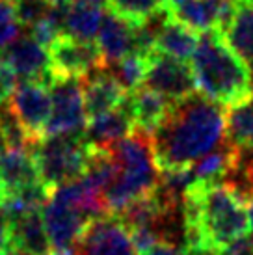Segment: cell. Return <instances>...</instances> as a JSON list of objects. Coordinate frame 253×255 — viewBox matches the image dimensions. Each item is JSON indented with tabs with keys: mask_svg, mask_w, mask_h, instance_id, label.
I'll return each mask as SVG.
<instances>
[{
	"mask_svg": "<svg viewBox=\"0 0 253 255\" xmlns=\"http://www.w3.org/2000/svg\"><path fill=\"white\" fill-rule=\"evenodd\" d=\"M151 140L158 171L186 170L225 140L224 107L196 92L171 105Z\"/></svg>",
	"mask_w": 253,
	"mask_h": 255,
	"instance_id": "6da1fadb",
	"label": "cell"
},
{
	"mask_svg": "<svg viewBox=\"0 0 253 255\" xmlns=\"http://www.w3.org/2000/svg\"><path fill=\"white\" fill-rule=\"evenodd\" d=\"M184 250L220 255L250 233L246 201L225 184L192 181L183 198Z\"/></svg>",
	"mask_w": 253,
	"mask_h": 255,
	"instance_id": "7a4b0ae2",
	"label": "cell"
},
{
	"mask_svg": "<svg viewBox=\"0 0 253 255\" xmlns=\"http://www.w3.org/2000/svg\"><path fill=\"white\" fill-rule=\"evenodd\" d=\"M190 69L197 93L220 107H237L253 97L252 73L246 62L227 47L216 30L199 36Z\"/></svg>",
	"mask_w": 253,
	"mask_h": 255,
	"instance_id": "3957f363",
	"label": "cell"
},
{
	"mask_svg": "<svg viewBox=\"0 0 253 255\" xmlns=\"http://www.w3.org/2000/svg\"><path fill=\"white\" fill-rule=\"evenodd\" d=\"M118 162V177L105 192L106 207L110 214H118L130 201L145 196L156 188L160 171L156 168L151 134L134 128L118 142L106 145Z\"/></svg>",
	"mask_w": 253,
	"mask_h": 255,
	"instance_id": "277c9868",
	"label": "cell"
},
{
	"mask_svg": "<svg viewBox=\"0 0 253 255\" xmlns=\"http://www.w3.org/2000/svg\"><path fill=\"white\" fill-rule=\"evenodd\" d=\"M32 155L41 183L52 192L84 173L90 143L84 134L45 136L34 145Z\"/></svg>",
	"mask_w": 253,
	"mask_h": 255,
	"instance_id": "5b68a950",
	"label": "cell"
},
{
	"mask_svg": "<svg viewBox=\"0 0 253 255\" xmlns=\"http://www.w3.org/2000/svg\"><path fill=\"white\" fill-rule=\"evenodd\" d=\"M52 112L47 123L45 136L84 134L88 114L82 97L80 78H54L50 84Z\"/></svg>",
	"mask_w": 253,
	"mask_h": 255,
	"instance_id": "8992f818",
	"label": "cell"
},
{
	"mask_svg": "<svg viewBox=\"0 0 253 255\" xmlns=\"http://www.w3.org/2000/svg\"><path fill=\"white\" fill-rule=\"evenodd\" d=\"M41 216L50 246L54 250H69L78 246L86 229L93 222L82 209L73 205L56 192L50 194L47 205L43 207Z\"/></svg>",
	"mask_w": 253,
	"mask_h": 255,
	"instance_id": "52a82bcc",
	"label": "cell"
},
{
	"mask_svg": "<svg viewBox=\"0 0 253 255\" xmlns=\"http://www.w3.org/2000/svg\"><path fill=\"white\" fill-rule=\"evenodd\" d=\"M49 58L54 78H84L106 67L97 43L80 41L67 34H62L50 45Z\"/></svg>",
	"mask_w": 253,
	"mask_h": 255,
	"instance_id": "ba28073f",
	"label": "cell"
},
{
	"mask_svg": "<svg viewBox=\"0 0 253 255\" xmlns=\"http://www.w3.org/2000/svg\"><path fill=\"white\" fill-rule=\"evenodd\" d=\"M143 86L160 93L171 105L188 99L190 95L197 92L194 75L188 65L181 60L164 56L156 50L147 56V71Z\"/></svg>",
	"mask_w": 253,
	"mask_h": 255,
	"instance_id": "9c48e42d",
	"label": "cell"
},
{
	"mask_svg": "<svg viewBox=\"0 0 253 255\" xmlns=\"http://www.w3.org/2000/svg\"><path fill=\"white\" fill-rule=\"evenodd\" d=\"M9 110L21 121L24 130L35 143L45 138L47 123L52 112L50 88L41 82L22 80L17 84L15 92L9 97Z\"/></svg>",
	"mask_w": 253,
	"mask_h": 255,
	"instance_id": "30bf717a",
	"label": "cell"
},
{
	"mask_svg": "<svg viewBox=\"0 0 253 255\" xmlns=\"http://www.w3.org/2000/svg\"><path fill=\"white\" fill-rule=\"evenodd\" d=\"M77 250L78 255H138L130 241V231L114 214L92 222Z\"/></svg>",
	"mask_w": 253,
	"mask_h": 255,
	"instance_id": "8fae6325",
	"label": "cell"
},
{
	"mask_svg": "<svg viewBox=\"0 0 253 255\" xmlns=\"http://www.w3.org/2000/svg\"><path fill=\"white\" fill-rule=\"evenodd\" d=\"M0 56L13 69L17 78L41 82L49 88L54 82V73L50 69L49 52L32 37H19Z\"/></svg>",
	"mask_w": 253,
	"mask_h": 255,
	"instance_id": "7c38bea8",
	"label": "cell"
},
{
	"mask_svg": "<svg viewBox=\"0 0 253 255\" xmlns=\"http://www.w3.org/2000/svg\"><path fill=\"white\" fill-rule=\"evenodd\" d=\"M80 80H82V97H84L88 120L118 108L128 95V92L120 84V80L106 67L90 73Z\"/></svg>",
	"mask_w": 253,
	"mask_h": 255,
	"instance_id": "4fadbf2b",
	"label": "cell"
},
{
	"mask_svg": "<svg viewBox=\"0 0 253 255\" xmlns=\"http://www.w3.org/2000/svg\"><path fill=\"white\" fill-rule=\"evenodd\" d=\"M132 130L134 120L130 116L125 97V101L118 108L108 110L105 114H99L95 118H90L84 128V138L90 145L106 147V145L128 136Z\"/></svg>",
	"mask_w": 253,
	"mask_h": 255,
	"instance_id": "5bb4252c",
	"label": "cell"
},
{
	"mask_svg": "<svg viewBox=\"0 0 253 255\" xmlns=\"http://www.w3.org/2000/svg\"><path fill=\"white\" fill-rule=\"evenodd\" d=\"M126 105L134 120V128L153 134L162 125V121L168 118L171 110V103L160 93L149 90L145 86L138 88L136 92L126 95Z\"/></svg>",
	"mask_w": 253,
	"mask_h": 255,
	"instance_id": "9a60e30c",
	"label": "cell"
},
{
	"mask_svg": "<svg viewBox=\"0 0 253 255\" xmlns=\"http://www.w3.org/2000/svg\"><path fill=\"white\" fill-rule=\"evenodd\" d=\"M134 28L136 26L118 15H105L97 34V47L105 65L116 64L126 54L134 52Z\"/></svg>",
	"mask_w": 253,
	"mask_h": 255,
	"instance_id": "2e32d148",
	"label": "cell"
},
{
	"mask_svg": "<svg viewBox=\"0 0 253 255\" xmlns=\"http://www.w3.org/2000/svg\"><path fill=\"white\" fill-rule=\"evenodd\" d=\"M162 11L194 32L216 30L218 11L209 0H162Z\"/></svg>",
	"mask_w": 253,
	"mask_h": 255,
	"instance_id": "e0dca14e",
	"label": "cell"
},
{
	"mask_svg": "<svg viewBox=\"0 0 253 255\" xmlns=\"http://www.w3.org/2000/svg\"><path fill=\"white\" fill-rule=\"evenodd\" d=\"M240 149L235 147L231 142H224L216 145L211 153L201 156L197 162L190 166L192 170V177L197 183H207V184H220L224 181L229 171L235 168V164L239 162Z\"/></svg>",
	"mask_w": 253,
	"mask_h": 255,
	"instance_id": "ac0fdd59",
	"label": "cell"
},
{
	"mask_svg": "<svg viewBox=\"0 0 253 255\" xmlns=\"http://www.w3.org/2000/svg\"><path fill=\"white\" fill-rule=\"evenodd\" d=\"M197 43H199V37H197L194 30L186 28L184 24L171 21V19H168L164 15V19L160 22V28H158V34H156V52H160L164 56L181 60V62H186L188 58H192Z\"/></svg>",
	"mask_w": 253,
	"mask_h": 255,
	"instance_id": "d6986e66",
	"label": "cell"
},
{
	"mask_svg": "<svg viewBox=\"0 0 253 255\" xmlns=\"http://www.w3.org/2000/svg\"><path fill=\"white\" fill-rule=\"evenodd\" d=\"M0 175L7 194L41 181L34 155L28 149H4L0 155Z\"/></svg>",
	"mask_w": 253,
	"mask_h": 255,
	"instance_id": "ffe728a7",
	"label": "cell"
},
{
	"mask_svg": "<svg viewBox=\"0 0 253 255\" xmlns=\"http://www.w3.org/2000/svg\"><path fill=\"white\" fill-rule=\"evenodd\" d=\"M227 47L244 62H253V0H239L235 15L224 32Z\"/></svg>",
	"mask_w": 253,
	"mask_h": 255,
	"instance_id": "44dd1931",
	"label": "cell"
},
{
	"mask_svg": "<svg viewBox=\"0 0 253 255\" xmlns=\"http://www.w3.org/2000/svg\"><path fill=\"white\" fill-rule=\"evenodd\" d=\"M11 242L30 255L50 254V241L41 213H32L11 222Z\"/></svg>",
	"mask_w": 253,
	"mask_h": 255,
	"instance_id": "7402d4cb",
	"label": "cell"
},
{
	"mask_svg": "<svg viewBox=\"0 0 253 255\" xmlns=\"http://www.w3.org/2000/svg\"><path fill=\"white\" fill-rule=\"evenodd\" d=\"M105 15L101 7L93 6H78L67 4L65 19H63V34L80 39V41H93L99 34Z\"/></svg>",
	"mask_w": 253,
	"mask_h": 255,
	"instance_id": "603a6c76",
	"label": "cell"
},
{
	"mask_svg": "<svg viewBox=\"0 0 253 255\" xmlns=\"http://www.w3.org/2000/svg\"><path fill=\"white\" fill-rule=\"evenodd\" d=\"M225 140L239 149H253V97L225 114Z\"/></svg>",
	"mask_w": 253,
	"mask_h": 255,
	"instance_id": "cb8c5ba5",
	"label": "cell"
},
{
	"mask_svg": "<svg viewBox=\"0 0 253 255\" xmlns=\"http://www.w3.org/2000/svg\"><path fill=\"white\" fill-rule=\"evenodd\" d=\"M108 9L132 26H141L162 13V0H108Z\"/></svg>",
	"mask_w": 253,
	"mask_h": 255,
	"instance_id": "d4e9b609",
	"label": "cell"
},
{
	"mask_svg": "<svg viewBox=\"0 0 253 255\" xmlns=\"http://www.w3.org/2000/svg\"><path fill=\"white\" fill-rule=\"evenodd\" d=\"M145 71H147V58L138 52H130L125 58H121L120 62L112 64V75L128 93L136 92L143 86Z\"/></svg>",
	"mask_w": 253,
	"mask_h": 255,
	"instance_id": "484cf974",
	"label": "cell"
},
{
	"mask_svg": "<svg viewBox=\"0 0 253 255\" xmlns=\"http://www.w3.org/2000/svg\"><path fill=\"white\" fill-rule=\"evenodd\" d=\"M0 138H2L6 149L32 151V147L35 145V142L21 125V121L15 118V114L9 110V107H4V105L0 107Z\"/></svg>",
	"mask_w": 253,
	"mask_h": 255,
	"instance_id": "4316f807",
	"label": "cell"
},
{
	"mask_svg": "<svg viewBox=\"0 0 253 255\" xmlns=\"http://www.w3.org/2000/svg\"><path fill=\"white\" fill-rule=\"evenodd\" d=\"M21 28L15 0H0V49L17 41L21 37Z\"/></svg>",
	"mask_w": 253,
	"mask_h": 255,
	"instance_id": "83f0119b",
	"label": "cell"
},
{
	"mask_svg": "<svg viewBox=\"0 0 253 255\" xmlns=\"http://www.w3.org/2000/svg\"><path fill=\"white\" fill-rule=\"evenodd\" d=\"M17 17L22 26H32L35 21L49 13L50 6L45 0H15Z\"/></svg>",
	"mask_w": 253,
	"mask_h": 255,
	"instance_id": "f1b7e54d",
	"label": "cell"
},
{
	"mask_svg": "<svg viewBox=\"0 0 253 255\" xmlns=\"http://www.w3.org/2000/svg\"><path fill=\"white\" fill-rule=\"evenodd\" d=\"M141 255H194L186 252L184 248H179V246H171V244H158L155 248H151L149 252Z\"/></svg>",
	"mask_w": 253,
	"mask_h": 255,
	"instance_id": "f546056e",
	"label": "cell"
},
{
	"mask_svg": "<svg viewBox=\"0 0 253 255\" xmlns=\"http://www.w3.org/2000/svg\"><path fill=\"white\" fill-rule=\"evenodd\" d=\"M212 6L216 7V11L224 9V7H235L239 4V0H209Z\"/></svg>",
	"mask_w": 253,
	"mask_h": 255,
	"instance_id": "4dcf8cb0",
	"label": "cell"
},
{
	"mask_svg": "<svg viewBox=\"0 0 253 255\" xmlns=\"http://www.w3.org/2000/svg\"><path fill=\"white\" fill-rule=\"evenodd\" d=\"M71 4H78V6H93V7H103L108 4V0H71Z\"/></svg>",
	"mask_w": 253,
	"mask_h": 255,
	"instance_id": "1f68e13d",
	"label": "cell"
},
{
	"mask_svg": "<svg viewBox=\"0 0 253 255\" xmlns=\"http://www.w3.org/2000/svg\"><path fill=\"white\" fill-rule=\"evenodd\" d=\"M0 255H30V254H26L24 250L19 248L17 244H13V242H11V244H9V246H7V248L4 250V252H2Z\"/></svg>",
	"mask_w": 253,
	"mask_h": 255,
	"instance_id": "d6a6232c",
	"label": "cell"
},
{
	"mask_svg": "<svg viewBox=\"0 0 253 255\" xmlns=\"http://www.w3.org/2000/svg\"><path fill=\"white\" fill-rule=\"evenodd\" d=\"M47 255H78V250L75 248H69V250H54V252H50Z\"/></svg>",
	"mask_w": 253,
	"mask_h": 255,
	"instance_id": "836d02e7",
	"label": "cell"
},
{
	"mask_svg": "<svg viewBox=\"0 0 253 255\" xmlns=\"http://www.w3.org/2000/svg\"><path fill=\"white\" fill-rule=\"evenodd\" d=\"M7 192H6V184H4V181H2V175H0V205L4 203V199H6Z\"/></svg>",
	"mask_w": 253,
	"mask_h": 255,
	"instance_id": "e575fe53",
	"label": "cell"
},
{
	"mask_svg": "<svg viewBox=\"0 0 253 255\" xmlns=\"http://www.w3.org/2000/svg\"><path fill=\"white\" fill-rule=\"evenodd\" d=\"M49 6H52V7H56V6H67L71 0H45Z\"/></svg>",
	"mask_w": 253,
	"mask_h": 255,
	"instance_id": "d590c367",
	"label": "cell"
},
{
	"mask_svg": "<svg viewBox=\"0 0 253 255\" xmlns=\"http://www.w3.org/2000/svg\"><path fill=\"white\" fill-rule=\"evenodd\" d=\"M248 218H250V226L253 227V198L248 201Z\"/></svg>",
	"mask_w": 253,
	"mask_h": 255,
	"instance_id": "8d00e7d4",
	"label": "cell"
},
{
	"mask_svg": "<svg viewBox=\"0 0 253 255\" xmlns=\"http://www.w3.org/2000/svg\"><path fill=\"white\" fill-rule=\"evenodd\" d=\"M4 149H6V147H4V142H2V138H0V155H2V151H4Z\"/></svg>",
	"mask_w": 253,
	"mask_h": 255,
	"instance_id": "74e56055",
	"label": "cell"
},
{
	"mask_svg": "<svg viewBox=\"0 0 253 255\" xmlns=\"http://www.w3.org/2000/svg\"><path fill=\"white\" fill-rule=\"evenodd\" d=\"M250 73H252V82H253V62H252V67H250Z\"/></svg>",
	"mask_w": 253,
	"mask_h": 255,
	"instance_id": "f35d334b",
	"label": "cell"
},
{
	"mask_svg": "<svg viewBox=\"0 0 253 255\" xmlns=\"http://www.w3.org/2000/svg\"><path fill=\"white\" fill-rule=\"evenodd\" d=\"M2 105H4V97H2V95H0V107H2Z\"/></svg>",
	"mask_w": 253,
	"mask_h": 255,
	"instance_id": "ab89813d",
	"label": "cell"
},
{
	"mask_svg": "<svg viewBox=\"0 0 253 255\" xmlns=\"http://www.w3.org/2000/svg\"><path fill=\"white\" fill-rule=\"evenodd\" d=\"M250 244H252V250H253V235H252V239H250Z\"/></svg>",
	"mask_w": 253,
	"mask_h": 255,
	"instance_id": "60d3db41",
	"label": "cell"
},
{
	"mask_svg": "<svg viewBox=\"0 0 253 255\" xmlns=\"http://www.w3.org/2000/svg\"><path fill=\"white\" fill-rule=\"evenodd\" d=\"M207 255H216V254H207Z\"/></svg>",
	"mask_w": 253,
	"mask_h": 255,
	"instance_id": "b9f144b4",
	"label": "cell"
}]
</instances>
